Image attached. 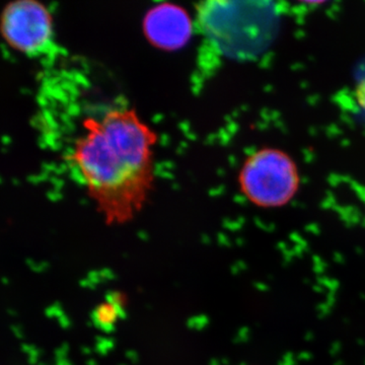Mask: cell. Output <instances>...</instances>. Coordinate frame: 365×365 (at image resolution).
<instances>
[{
    "label": "cell",
    "mask_w": 365,
    "mask_h": 365,
    "mask_svg": "<svg viewBox=\"0 0 365 365\" xmlns=\"http://www.w3.org/2000/svg\"><path fill=\"white\" fill-rule=\"evenodd\" d=\"M158 132L123 101L86 111L66 163L108 225L135 220L157 180Z\"/></svg>",
    "instance_id": "1"
},
{
    "label": "cell",
    "mask_w": 365,
    "mask_h": 365,
    "mask_svg": "<svg viewBox=\"0 0 365 365\" xmlns=\"http://www.w3.org/2000/svg\"><path fill=\"white\" fill-rule=\"evenodd\" d=\"M237 182L242 195L255 206L282 207L299 192V170L294 158L285 151L263 148L245 160Z\"/></svg>",
    "instance_id": "2"
},
{
    "label": "cell",
    "mask_w": 365,
    "mask_h": 365,
    "mask_svg": "<svg viewBox=\"0 0 365 365\" xmlns=\"http://www.w3.org/2000/svg\"><path fill=\"white\" fill-rule=\"evenodd\" d=\"M0 31L9 46L29 55L49 50L54 21L47 6L36 0H16L2 11Z\"/></svg>",
    "instance_id": "3"
},
{
    "label": "cell",
    "mask_w": 365,
    "mask_h": 365,
    "mask_svg": "<svg viewBox=\"0 0 365 365\" xmlns=\"http://www.w3.org/2000/svg\"><path fill=\"white\" fill-rule=\"evenodd\" d=\"M196 23L184 7L163 2L150 7L144 16L145 39L157 49L177 51L188 44L195 32Z\"/></svg>",
    "instance_id": "4"
}]
</instances>
